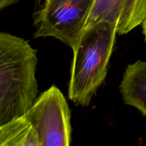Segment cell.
Returning <instances> with one entry per match:
<instances>
[{
	"label": "cell",
	"instance_id": "obj_9",
	"mask_svg": "<svg viewBox=\"0 0 146 146\" xmlns=\"http://www.w3.org/2000/svg\"><path fill=\"white\" fill-rule=\"evenodd\" d=\"M142 26H143V32L144 36H145V41L146 42V17L144 19L143 22L142 23Z\"/></svg>",
	"mask_w": 146,
	"mask_h": 146
},
{
	"label": "cell",
	"instance_id": "obj_8",
	"mask_svg": "<svg viewBox=\"0 0 146 146\" xmlns=\"http://www.w3.org/2000/svg\"><path fill=\"white\" fill-rule=\"evenodd\" d=\"M19 0H0V11L11 4H15Z\"/></svg>",
	"mask_w": 146,
	"mask_h": 146
},
{
	"label": "cell",
	"instance_id": "obj_7",
	"mask_svg": "<svg viewBox=\"0 0 146 146\" xmlns=\"http://www.w3.org/2000/svg\"><path fill=\"white\" fill-rule=\"evenodd\" d=\"M0 146H39L36 133L22 115L0 125Z\"/></svg>",
	"mask_w": 146,
	"mask_h": 146
},
{
	"label": "cell",
	"instance_id": "obj_6",
	"mask_svg": "<svg viewBox=\"0 0 146 146\" xmlns=\"http://www.w3.org/2000/svg\"><path fill=\"white\" fill-rule=\"evenodd\" d=\"M119 89L123 102L146 117V61L138 60L127 66Z\"/></svg>",
	"mask_w": 146,
	"mask_h": 146
},
{
	"label": "cell",
	"instance_id": "obj_4",
	"mask_svg": "<svg viewBox=\"0 0 146 146\" xmlns=\"http://www.w3.org/2000/svg\"><path fill=\"white\" fill-rule=\"evenodd\" d=\"M24 116L35 130L39 146L71 145V109L56 86L41 93Z\"/></svg>",
	"mask_w": 146,
	"mask_h": 146
},
{
	"label": "cell",
	"instance_id": "obj_5",
	"mask_svg": "<svg viewBox=\"0 0 146 146\" xmlns=\"http://www.w3.org/2000/svg\"><path fill=\"white\" fill-rule=\"evenodd\" d=\"M146 17V0H95L86 27L99 21L115 25L117 34H128L142 24Z\"/></svg>",
	"mask_w": 146,
	"mask_h": 146
},
{
	"label": "cell",
	"instance_id": "obj_1",
	"mask_svg": "<svg viewBox=\"0 0 146 146\" xmlns=\"http://www.w3.org/2000/svg\"><path fill=\"white\" fill-rule=\"evenodd\" d=\"M37 62L29 42L0 31V125L24 115L37 98Z\"/></svg>",
	"mask_w": 146,
	"mask_h": 146
},
{
	"label": "cell",
	"instance_id": "obj_2",
	"mask_svg": "<svg viewBox=\"0 0 146 146\" xmlns=\"http://www.w3.org/2000/svg\"><path fill=\"white\" fill-rule=\"evenodd\" d=\"M115 25L99 21L86 27L73 49L68 97L76 105L87 106L108 73L116 36Z\"/></svg>",
	"mask_w": 146,
	"mask_h": 146
},
{
	"label": "cell",
	"instance_id": "obj_3",
	"mask_svg": "<svg viewBox=\"0 0 146 146\" xmlns=\"http://www.w3.org/2000/svg\"><path fill=\"white\" fill-rule=\"evenodd\" d=\"M95 0H45L34 14V37H54L72 50L76 46Z\"/></svg>",
	"mask_w": 146,
	"mask_h": 146
}]
</instances>
